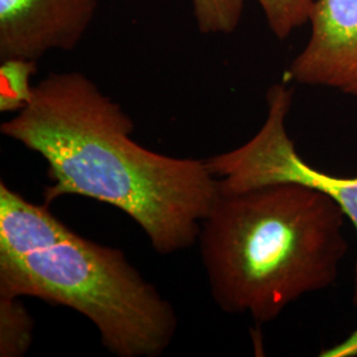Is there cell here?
Segmentation results:
<instances>
[{"label":"cell","mask_w":357,"mask_h":357,"mask_svg":"<svg viewBox=\"0 0 357 357\" xmlns=\"http://www.w3.org/2000/svg\"><path fill=\"white\" fill-rule=\"evenodd\" d=\"M320 357H357V328L344 340L320 352Z\"/></svg>","instance_id":"7c38bea8"},{"label":"cell","mask_w":357,"mask_h":357,"mask_svg":"<svg viewBox=\"0 0 357 357\" xmlns=\"http://www.w3.org/2000/svg\"><path fill=\"white\" fill-rule=\"evenodd\" d=\"M33 318L19 296L0 295V356H24L33 340Z\"/></svg>","instance_id":"ba28073f"},{"label":"cell","mask_w":357,"mask_h":357,"mask_svg":"<svg viewBox=\"0 0 357 357\" xmlns=\"http://www.w3.org/2000/svg\"><path fill=\"white\" fill-rule=\"evenodd\" d=\"M308 23L310 38L289 66V78L357 98V0H315Z\"/></svg>","instance_id":"8992f818"},{"label":"cell","mask_w":357,"mask_h":357,"mask_svg":"<svg viewBox=\"0 0 357 357\" xmlns=\"http://www.w3.org/2000/svg\"><path fill=\"white\" fill-rule=\"evenodd\" d=\"M76 233L50 211L0 184V259H20L64 243Z\"/></svg>","instance_id":"52a82bcc"},{"label":"cell","mask_w":357,"mask_h":357,"mask_svg":"<svg viewBox=\"0 0 357 357\" xmlns=\"http://www.w3.org/2000/svg\"><path fill=\"white\" fill-rule=\"evenodd\" d=\"M193 17L204 35H229L240 26L243 0H191Z\"/></svg>","instance_id":"30bf717a"},{"label":"cell","mask_w":357,"mask_h":357,"mask_svg":"<svg viewBox=\"0 0 357 357\" xmlns=\"http://www.w3.org/2000/svg\"><path fill=\"white\" fill-rule=\"evenodd\" d=\"M97 7L98 0H0V60L73 51Z\"/></svg>","instance_id":"5b68a950"},{"label":"cell","mask_w":357,"mask_h":357,"mask_svg":"<svg viewBox=\"0 0 357 357\" xmlns=\"http://www.w3.org/2000/svg\"><path fill=\"white\" fill-rule=\"evenodd\" d=\"M293 98V89L286 82L271 85L266 94L268 115L255 137L234 150L206 159L218 181V192L230 195L281 183L314 188L337 203L357 236V176L342 178L321 172L301 158L286 128ZM354 305L357 308V257Z\"/></svg>","instance_id":"277c9868"},{"label":"cell","mask_w":357,"mask_h":357,"mask_svg":"<svg viewBox=\"0 0 357 357\" xmlns=\"http://www.w3.org/2000/svg\"><path fill=\"white\" fill-rule=\"evenodd\" d=\"M38 72L36 60L11 57L0 64V112L19 113L31 102L33 89L31 79Z\"/></svg>","instance_id":"9c48e42d"},{"label":"cell","mask_w":357,"mask_h":357,"mask_svg":"<svg viewBox=\"0 0 357 357\" xmlns=\"http://www.w3.org/2000/svg\"><path fill=\"white\" fill-rule=\"evenodd\" d=\"M0 295L69 307L118 357L160 356L178 331L172 305L116 248L79 234L20 259H0Z\"/></svg>","instance_id":"3957f363"},{"label":"cell","mask_w":357,"mask_h":357,"mask_svg":"<svg viewBox=\"0 0 357 357\" xmlns=\"http://www.w3.org/2000/svg\"><path fill=\"white\" fill-rule=\"evenodd\" d=\"M345 218L326 193L294 183L220 195L199 236L215 302L264 324L327 290L348 250Z\"/></svg>","instance_id":"7a4b0ae2"},{"label":"cell","mask_w":357,"mask_h":357,"mask_svg":"<svg viewBox=\"0 0 357 357\" xmlns=\"http://www.w3.org/2000/svg\"><path fill=\"white\" fill-rule=\"evenodd\" d=\"M266 16L268 28L280 38H289L296 28L308 23L315 0H257Z\"/></svg>","instance_id":"8fae6325"},{"label":"cell","mask_w":357,"mask_h":357,"mask_svg":"<svg viewBox=\"0 0 357 357\" xmlns=\"http://www.w3.org/2000/svg\"><path fill=\"white\" fill-rule=\"evenodd\" d=\"M0 131L45 160V204L75 195L115 206L159 255L191 248L220 196L206 160L142 147L131 138L130 115L79 72L41 79L31 102Z\"/></svg>","instance_id":"6da1fadb"}]
</instances>
